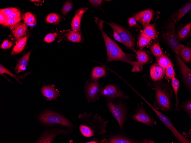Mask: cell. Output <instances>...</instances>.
<instances>
[{
    "instance_id": "cell-1",
    "label": "cell",
    "mask_w": 191,
    "mask_h": 143,
    "mask_svg": "<svg viewBox=\"0 0 191 143\" xmlns=\"http://www.w3.org/2000/svg\"><path fill=\"white\" fill-rule=\"evenodd\" d=\"M81 123L79 126L80 132L86 137L102 135L106 132V128L108 121L102 118L98 113L93 115L91 112H84L78 116Z\"/></svg>"
},
{
    "instance_id": "cell-2",
    "label": "cell",
    "mask_w": 191,
    "mask_h": 143,
    "mask_svg": "<svg viewBox=\"0 0 191 143\" xmlns=\"http://www.w3.org/2000/svg\"><path fill=\"white\" fill-rule=\"evenodd\" d=\"M155 99L154 107L157 110L171 112L172 109V98L174 94L170 84L163 82L155 87Z\"/></svg>"
},
{
    "instance_id": "cell-3",
    "label": "cell",
    "mask_w": 191,
    "mask_h": 143,
    "mask_svg": "<svg viewBox=\"0 0 191 143\" xmlns=\"http://www.w3.org/2000/svg\"><path fill=\"white\" fill-rule=\"evenodd\" d=\"M175 23L173 21L167 23L166 26V33L163 32L162 36L169 46L176 55H179L181 49L184 46L181 44L175 32Z\"/></svg>"
},
{
    "instance_id": "cell-4",
    "label": "cell",
    "mask_w": 191,
    "mask_h": 143,
    "mask_svg": "<svg viewBox=\"0 0 191 143\" xmlns=\"http://www.w3.org/2000/svg\"><path fill=\"white\" fill-rule=\"evenodd\" d=\"M121 61L130 64L133 67L132 72H139L142 71L141 66L138 62L132 61L130 55L124 53L117 45L107 56V63L114 61Z\"/></svg>"
},
{
    "instance_id": "cell-5",
    "label": "cell",
    "mask_w": 191,
    "mask_h": 143,
    "mask_svg": "<svg viewBox=\"0 0 191 143\" xmlns=\"http://www.w3.org/2000/svg\"><path fill=\"white\" fill-rule=\"evenodd\" d=\"M39 118L41 122L46 125L59 124L70 128L73 126L72 124L66 118L51 111L43 112L39 115Z\"/></svg>"
},
{
    "instance_id": "cell-6",
    "label": "cell",
    "mask_w": 191,
    "mask_h": 143,
    "mask_svg": "<svg viewBox=\"0 0 191 143\" xmlns=\"http://www.w3.org/2000/svg\"><path fill=\"white\" fill-rule=\"evenodd\" d=\"M102 87L99 79L90 78L87 80L84 86V90L89 102L98 100L101 95Z\"/></svg>"
},
{
    "instance_id": "cell-7",
    "label": "cell",
    "mask_w": 191,
    "mask_h": 143,
    "mask_svg": "<svg viewBox=\"0 0 191 143\" xmlns=\"http://www.w3.org/2000/svg\"><path fill=\"white\" fill-rule=\"evenodd\" d=\"M106 23L118 33L123 44L128 48L136 53L135 40L130 33L124 27L114 22Z\"/></svg>"
},
{
    "instance_id": "cell-8",
    "label": "cell",
    "mask_w": 191,
    "mask_h": 143,
    "mask_svg": "<svg viewBox=\"0 0 191 143\" xmlns=\"http://www.w3.org/2000/svg\"><path fill=\"white\" fill-rule=\"evenodd\" d=\"M130 118L152 127L156 125L157 122L146 111L142 102L138 104L134 114L130 115Z\"/></svg>"
},
{
    "instance_id": "cell-9",
    "label": "cell",
    "mask_w": 191,
    "mask_h": 143,
    "mask_svg": "<svg viewBox=\"0 0 191 143\" xmlns=\"http://www.w3.org/2000/svg\"><path fill=\"white\" fill-rule=\"evenodd\" d=\"M108 108L118 121L120 129H123L126 117V111L123 105L120 104L113 103L110 99L107 102Z\"/></svg>"
},
{
    "instance_id": "cell-10",
    "label": "cell",
    "mask_w": 191,
    "mask_h": 143,
    "mask_svg": "<svg viewBox=\"0 0 191 143\" xmlns=\"http://www.w3.org/2000/svg\"><path fill=\"white\" fill-rule=\"evenodd\" d=\"M101 95L109 99L116 98L127 99L129 96L120 88L113 84H109L102 87Z\"/></svg>"
},
{
    "instance_id": "cell-11",
    "label": "cell",
    "mask_w": 191,
    "mask_h": 143,
    "mask_svg": "<svg viewBox=\"0 0 191 143\" xmlns=\"http://www.w3.org/2000/svg\"><path fill=\"white\" fill-rule=\"evenodd\" d=\"M177 63L179 68L183 81L189 90H191V71L184 62L179 55H176Z\"/></svg>"
},
{
    "instance_id": "cell-12",
    "label": "cell",
    "mask_w": 191,
    "mask_h": 143,
    "mask_svg": "<svg viewBox=\"0 0 191 143\" xmlns=\"http://www.w3.org/2000/svg\"><path fill=\"white\" fill-rule=\"evenodd\" d=\"M102 142L112 143H154L155 142L154 141L148 139H144L141 140H137L121 136H113L107 139L102 140Z\"/></svg>"
},
{
    "instance_id": "cell-13",
    "label": "cell",
    "mask_w": 191,
    "mask_h": 143,
    "mask_svg": "<svg viewBox=\"0 0 191 143\" xmlns=\"http://www.w3.org/2000/svg\"><path fill=\"white\" fill-rule=\"evenodd\" d=\"M166 69L160 66L158 63L151 65L150 73L151 79L154 82L161 80L165 75Z\"/></svg>"
},
{
    "instance_id": "cell-14",
    "label": "cell",
    "mask_w": 191,
    "mask_h": 143,
    "mask_svg": "<svg viewBox=\"0 0 191 143\" xmlns=\"http://www.w3.org/2000/svg\"><path fill=\"white\" fill-rule=\"evenodd\" d=\"M153 12L151 10L142 11L136 14L133 17L139 21L144 28L150 24L152 19Z\"/></svg>"
},
{
    "instance_id": "cell-15",
    "label": "cell",
    "mask_w": 191,
    "mask_h": 143,
    "mask_svg": "<svg viewBox=\"0 0 191 143\" xmlns=\"http://www.w3.org/2000/svg\"><path fill=\"white\" fill-rule=\"evenodd\" d=\"M103 21H100L97 24L98 26L99 29L101 32L103 37L107 50V56H109L117 44L110 38L104 32L103 30Z\"/></svg>"
},
{
    "instance_id": "cell-16",
    "label": "cell",
    "mask_w": 191,
    "mask_h": 143,
    "mask_svg": "<svg viewBox=\"0 0 191 143\" xmlns=\"http://www.w3.org/2000/svg\"><path fill=\"white\" fill-rule=\"evenodd\" d=\"M41 91L43 95L49 100H57L59 95L58 91L55 89L54 85L53 84L43 86L41 88Z\"/></svg>"
},
{
    "instance_id": "cell-17",
    "label": "cell",
    "mask_w": 191,
    "mask_h": 143,
    "mask_svg": "<svg viewBox=\"0 0 191 143\" xmlns=\"http://www.w3.org/2000/svg\"><path fill=\"white\" fill-rule=\"evenodd\" d=\"M191 9V2L190 1L183 5L172 15L171 17V21L176 24Z\"/></svg>"
},
{
    "instance_id": "cell-18",
    "label": "cell",
    "mask_w": 191,
    "mask_h": 143,
    "mask_svg": "<svg viewBox=\"0 0 191 143\" xmlns=\"http://www.w3.org/2000/svg\"><path fill=\"white\" fill-rule=\"evenodd\" d=\"M11 27L14 37L18 41L22 38L25 34L27 25L24 23H19Z\"/></svg>"
},
{
    "instance_id": "cell-19",
    "label": "cell",
    "mask_w": 191,
    "mask_h": 143,
    "mask_svg": "<svg viewBox=\"0 0 191 143\" xmlns=\"http://www.w3.org/2000/svg\"><path fill=\"white\" fill-rule=\"evenodd\" d=\"M87 9V8H81L76 11L71 23L72 29L73 31L77 32L79 31L82 16Z\"/></svg>"
},
{
    "instance_id": "cell-20",
    "label": "cell",
    "mask_w": 191,
    "mask_h": 143,
    "mask_svg": "<svg viewBox=\"0 0 191 143\" xmlns=\"http://www.w3.org/2000/svg\"><path fill=\"white\" fill-rule=\"evenodd\" d=\"M31 51H29L21 58L18 62L15 70L17 73L25 71L27 65Z\"/></svg>"
},
{
    "instance_id": "cell-21",
    "label": "cell",
    "mask_w": 191,
    "mask_h": 143,
    "mask_svg": "<svg viewBox=\"0 0 191 143\" xmlns=\"http://www.w3.org/2000/svg\"><path fill=\"white\" fill-rule=\"evenodd\" d=\"M171 85L173 89L174 93L175 94L176 103L175 104V111L179 112L180 110L179 109V102L178 95V90L180 86V82L179 80L175 78V76H174L171 80Z\"/></svg>"
},
{
    "instance_id": "cell-22",
    "label": "cell",
    "mask_w": 191,
    "mask_h": 143,
    "mask_svg": "<svg viewBox=\"0 0 191 143\" xmlns=\"http://www.w3.org/2000/svg\"><path fill=\"white\" fill-rule=\"evenodd\" d=\"M27 39L28 36L26 35L19 41L13 47L11 54L14 55L21 52L26 45Z\"/></svg>"
},
{
    "instance_id": "cell-23",
    "label": "cell",
    "mask_w": 191,
    "mask_h": 143,
    "mask_svg": "<svg viewBox=\"0 0 191 143\" xmlns=\"http://www.w3.org/2000/svg\"><path fill=\"white\" fill-rule=\"evenodd\" d=\"M142 32L152 39L155 41L157 39L158 35L154 24H149L144 27Z\"/></svg>"
},
{
    "instance_id": "cell-24",
    "label": "cell",
    "mask_w": 191,
    "mask_h": 143,
    "mask_svg": "<svg viewBox=\"0 0 191 143\" xmlns=\"http://www.w3.org/2000/svg\"><path fill=\"white\" fill-rule=\"evenodd\" d=\"M22 19L25 23L31 27L34 26L36 23V20L34 16L30 12L24 13L22 17Z\"/></svg>"
},
{
    "instance_id": "cell-25",
    "label": "cell",
    "mask_w": 191,
    "mask_h": 143,
    "mask_svg": "<svg viewBox=\"0 0 191 143\" xmlns=\"http://www.w3.org/2000/svg\"><path fill=\"white\" fill-rule=\"evenodd\" d=\"M181 59L186 62L190 63L191 61V49L188 46H186L182 48L180 51Z\"/></svg>"
},
{
    "instance_id": "cell-26",
    "label": "cell",
    "mask_w": 191,
    "mask_h": 143,
    "mask_svg": "<svg viewBox=\"0 0 191 143\" xmlns=\"http://www.w3.org/2000/svg\"><path fill=\"white\" fill-rule=\"evenodd\" d=\"M106 74L105 69L100 67H94L91 73V78L99 79L100 78L105 76Z\"/></svg>"
},
{
    "instance_id": "cell-27",
    "label": "cell",
    "mask_w": 191,
    "mask_h": 143,
    "mask_svg": "<svg viewBox=\"0 0 191 143\" xmlns=\"http://www.w3.org/2000/svg\"><path fill=\"white\" fill-rule=\"evenodd\" d=\"M65 36L69 41L73 42H80L82 39L80 34L77 31H70L65 34Z\"/></svg>"
},
{
    "instance_id": "cell-28",
    "label": "cell",
    "mask_w": 191,
    "mask_h": 143,
    "mask_svg": "<svg viewBox=\"0 0 191 143\" xmlns=\"http://www.w3.org/2000/svg\"><path fill=\"white\" fill-rule=\"evenodd\" d=\"M191 28V22L187 23L177 32L178 39L179 41L182 40L188 35Z\"/></svg>"
},
{
    "instance_id": "cell-29",
    "label": "cell",
    "mask_w": 191,
    "mask_h": 143,
    "mask_svg": "<svg viewBox=\"0 0 191 143\" xmlns=\"http://www.w3.org/2000/svg\"><path fill=\"white\" fill-rule=\"evenodd\" d=\"M138 62L140 65H143L147 63L149 61L148 55L144 51L139 50L136 52Z\"/></svg>"
},
{
    "instance_id": "cell-30",
    "label": "cell",
    "mask_w": 191,
    "mask_h": 143,
    "mask_svg": "<svg viewBox=\"0 0 191 143\" xmlns=\"http://www.w3.org/2000/svg\"><path fill=\"white\" fill-rule=\"evenodd\" d=\"M157 61L160 66L166 69L170 65H172L169 58L163 53L158 57Z\"/></svg>"
},
{
    "instance_id": "cell-31",
    "label": "cell",
    "mask_w": 191,
    "mask_h": 143,
    "mask_svg": "<svg viewBox=\"0 0 191 143\" xmlns=\"http://www.w3.org/2000/svg\"><path fill=\"white\" fill-rule=\"evenodd\" d=\"M151 40V38L142 32L138 40L139 47L142 48L146 46L150 43Z\"/></svg>"
},
{
    "instance_id": "cell-32",
    "label": "cell",
    "mask_w": 191,
    "mask_h": 143,
    "mask_svg": "<svg viewBox=\"0 0 191 143\" xmlns=\"http://www.w3.org/2000/svg\"><path fill=\"white\" fill-rule=\"evenodd\" d=\"M57 134L55 132L46 133L37 143H51L57 135Z\"/></svg>"
},
{
    "instance_id": "cell-33",
    "label": "cell",
    "mask_w": 191,
    "mask_h": 143,
    "mask_svg": "<svg viewBox=\"0 0 191 143\" xmlns=\"http://www.w3.org/2000/svg\"><path fill=\"white\" fill-rule=\"evenodd\" d=\"M61 20L60 16L57 14L51 13L48 15L46 19V22L48 23L57 24Z\"/></svg>"
},
{
    "instance_id": "cell-34",
    "label": "cell",
    "mask_w": 191,
    "mask_h": 143,
    "mask_svg": "<svg viewBox=\"0 0 191 143\" xmlns=\"http://www.w3.org/2000/svg\"><path fill=\"white\" fill-rule=\"evenodd\" d=\"M180 107L186 112L190 118H191V99L190 98L183 102Z\"/></svg>"
},
{
    "instance_id": "cell-35",
    "label": "cell",
    "mask_w": 191,
    "mask_h": 143,
    "mask_svg": "<svg viewBox=\"0 0 191 143\" xmlns=\"http://www.w3.org/2000/svg\"><path fill=\"white\" fill-rule=\"evenodd\" d=\"M151 52L154 56L158 58L163 54L160 46L156 43L154 44L152 46Z\"/></svg>"
},
{
    "instance_id": "cell-36",
    "label": "cell",
    "mask_w": 191,
    "mask_h": 143,
    "mask_svg": "<svg viewBox=\"0 0 191 143\" xmlns=\"http://www.w3.org/2000/svg\"><path fill=\"white\" fill-rule=\"evenodd\" d=\"M21 20V17L8 19L3 25L4 26L12 27L19 24Z\"/></svg>"
},
{
    "instance_id": "cell-37",
    "label": "cell",
    "mask_w": 191,
    "mask_h": 143,
    "mask_svg": "<svg viewBox=\"0 0 191 143\" xmlns=\"http://www.w3.org/2000/svg\"><path fill=\"white\" fill-rule=\"evenodd\" d=\"M165 75L167 79L169 81H171L174 76H175V73L172 65H170L166 69Z\"/></svg>"
},
{
    "instance_id": "cell-38",
    "label": "cell",
    "mask_w": 191,
    "mask_h": 143,
    "mask_svg": "<svg viewBox=\"0 0 191 143\" xmlns=\"http://www.w3.org/2000/svg\"><path fill=\"white\" fill-rule=\"evenodd\" d=\"M73 6L72 3L70 1H67L64 3L62 7V13L65 15L67 13L72 9Z\"/></svg>"
},
{
    "instance_id": "cell-39",
    "label": "cell",
    "mask_w": 191,
    "mask_h": 143,
    "mask_svg": "<svg viewBox=\"0 0 191 143\" xmlns=\"http://www.w3.org/2000/svg\"><path fill=\"white\" fill-rule=\"evenodd\" d=\"M19 10L15 8L10 7L1 9L0 12H1L6 17L13 13L18 11Z\"/></svg>"
},
{
    "instance_id": "cell-40",
    "label": "cell",
    "mask_w": 191,
    "mask_h": 143,
    "mask_svg": "<svg viewBox=\"0 0 191 143\" xmlns=\"http://www.w3.org/2000/svg\"><path fill=\"white\" fill-rule=\"evenodd\" d=\"M57 35V33L56 32L49 33L45 36L44 40L47 43L52 42L55 39Z\"/></svg>"
},
{
    "instance_id": "cell-41",
    "label": "cell",
    "mask_w": 191,
    "mask_h": 143,
    "mask_svg": "<svg viewBox=\"0 0 191 143\" xmlns=\"http://www.w3.org/2000/svg\"><path fill=\"white\" fill-rule=\"evenodd\" d=\"M4 73H6L11 76L14 78L17 81L19 82L18 79H17L15 76L11 72L9 71L7 69L5 68L1 64L0 66V74H3Z\"/></svg>"
},
{
    "instance_id": "cell-42",
    "label": "cell",
    "mask_w": 191,
    "mask_h": 143,
    "mask_svg": "<svg viewBox=\"0 0 191 143\" xmlns=\"http://www.w3.org/2000/svg\"><path fill=\"white\" fill-rule=\"evenodd\" d=\"M13 45L12 43L7 39L5 40L1 45L2 49H7L10 48Z\"/></svg>"
},
{
    "instance_id": "cell-43",
    "label": "cell",
    "mask_w": 191,
    "mask_h": 143,
    "mask_svg": "<svg viewBox=\"0 0 191 143\" xmlns=\"http://www.w3.org/2000/svg\"><path fill=\"white\" fill-rule=\"evenodd\" d=\"M21 13L19 11L15 12L6 17L7 19L21 17Z\"/></svg>"
},
{
    "instance_id": "cell-44",
    "label": "cell",
    "mask_w": 191,
    "mask_h": 143,
    "mask_svg": "<svg viewBox=\"0 0 191 143\" xmlns=\"http://www.w3.org/2000/svg\"><path fill=\"white\" fill-rule=\"evenodd\" d=\"M128 22L130 26L131 27L135 26L137 25L136 20L134 17L129 18Z\"/></svg>"
},
{
    "instance_id": "cell-45",
    "label": "cell",
    "mask_w": 191,
    "mask_h": 143,
    "mask_svg": "<svg viewBox=\"0 0 191 143\" xmlns=\"http://www.w3.org/2000/svg\"><path fill=\"white\" fill-rule=\"evenodd\" d=\"M89 1L91 5L94 6L100 5L103 2V1L101 0H90Z\"/></svg>"
},
{
    "instance_id": "cell-46",
    "label": "cell",
    "mask_w": 191,
    "mask_h": 143,
    "mask_svg": "<svg viewBox=\"0 0 191 143\" xmlns=\"http://www.w3.org/2000/svg\"><path fill=\"white\" fill-rule=\"evenodd\" d=\"M113 30V36L114 39L118 42L123 44L122 42L120 36L118 33L114 30Z\"/></svg>"
},
{
    "instance_id": "cell-47",
    "label": "cell",
    "mask_w": 191,
    "mask_h": 143,
    "mask_svg": "<svg viewBox=\"0 0 191 143\" xmlns=\"http://www.w3.org/2000/svg\"><path fill=\"white\" fill-rule=\"evenodd\" d=\"M7 20L6 16L1 12H0V23L3 25Z\"/></svg>"
},
{
    "instance_id": "cell-48",
    "label": "cell",
    "mask_w": 191,
    "mask_h": 143,
    "mask_svg": "<svg viewBox=\"0 0 191 143\" xmlns=\"http://www.w3.org/2000/svg\"><path fill=\"white\" fill-rule=\"evenodd\" d=\"M31 1H39V0H31Z\"/></svg>"
}]
</instances>
